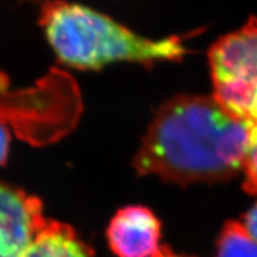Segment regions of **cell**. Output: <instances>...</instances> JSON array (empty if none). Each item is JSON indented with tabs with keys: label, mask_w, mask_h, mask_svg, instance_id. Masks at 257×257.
I'll return each mask as SVG.
<instances>
[{
	"label": "cell",
	"mask_w": 257,
	"mask_h": 257,
	"mask_svg": "<svg viewBox=\"0 0 257 257\" xmlns=\"http://www.w3.org/2000/svg\"><path fill=\"white\" fill-rule=\"evenodd\" d=\"M252 127L214 96H175L156 112L134 168L178 185L224 181L243 170Z\"/></svg>",
	"instance_id": "cell-1"
},
{
	"label": "cell",
	"mask_w": 257,
	"mask_h": 257,
	"mask_svg": "<svg viewBox=\"0 0 257 257\" xmlns=\"http://www.w3.org/2000/svg\"><path fill=\"white\" fill-rule=\"evenodd\" d=\"M154 257H193V256H188V255H180V253H176L173 251L169 246L162 245L160 248L159 251Z\"/></svg>",
	"instance_id": "cell-11"
},
{
	"label": "cell",
	"mask_w": 257,
	"mask_h": 257,
	"mask_svg": "<svg viewBox=\"0 0 257 257\" xmlns=\"http://www.w3.org/2000/svg\"><path fill=\"white\" fill-rule=\"evenodd\" d=\"M217 257H257V242L240 221L229 220L217 239Z\"/></svg>",
	"instance_id": "cell-7"
},
{
	"label": "cell",
	"mask_w": 257,
	"mask_h": 257,
	"mask_svg": "<svg viewBox=\"0 0 257 257\" xmlns=\"http://www.w3.org/2000/svg\"><path fill=\"white\" fill-rule=\"evenodd\" d=\"M23 257H94V251L70 225L48 219Z\"/></svg>",
	"instance_id": "cell-6"
},
{
	"label": "cell",
	"mask_w": 257,
	"mask_h": 257,
	"mask_svg": "<svg viewBox=\"0 0 257 257\" xmlns=\"http://www.w3.org/2000/svg\"><path fill=\"white\" fill-rule=\"evenodd\" d=\"M214 99L231 114L257 125V18L211 47Z\"/></svg>",
	"instance_id": "cell-3"
},
{
	"label": "cell",
	"mask_w": 257,
	"mask_h": 257,
	"mask_svg": "<svg viewBox=\"0 0 257 257\" xmlns=\"http://www.w3.org/2000/svg\"><path fill=\"white\" fill-rule=\"evenodd\" d=\"M40 24L61 62L76 69H100L119 61L150 66L186 54L181 37L149 40L95 10L62 0L43 5Z\"/></svg>",
	"instance_id": "cell-2"
},
{
	"label": "cell",
	"mask_w": 257,
	"mask_h": 257,
	"mask_svg": "<svg viewBox=\"0 0 257 257\" xmlns=\"http://www.w3.org/2000/svg\"><path fill=\"white\" fill-rule=\"evenodd\" d=\"M162 224L143 205H128L115 212L106 229V240L117 257H154L160 245Z\"/></svg>",
	"instance_id": "cell-5"
},
{
	"label": "cell",
	"mask_w": 257,
	"mask_h": 257,
	"mask_svg": "<svg viewBox=\"0 0 257 257\" xmlns=\"http://www.w3.org/2000/svg\"><path fill=\"white\" fill-rule=\"evenodd\" d=\"M10 149V135L9 131L0 125V166H3L8 160Z\"/></svg>",
	"instance_id": "cell-10"
},
{
	"label": "cell",
	"mask_w": 257,
	"mask_h": 257,
	"mask_svg": "<svg viewBox=\"0 0 257 257\" xmlns=\"http://www.w3.org/2000/svg\"><path fill=\"white\" fill-rule=\"evenodd\" d=\"M244 189L249 194L257 195V125L252 127L250 143L243 166Z\"/></svg>",
	"instance_id": "cell-8"
},
{
	"label": "cell",
	"mask_w": 257,
	"mask_h": 257,
	"mask_svg": "<svg viewBox=\"0 0 257 257\" xmlns=\"http://www.w3.org/2000/svg\"><path fill=\"white\" fill-rule=\"evenodd\" d=\"M47 221L40 199L0 181V257H23Z\"/></svg>",
	"instance_id": "cell-4"
},
{
	"label": "cell",
	"mask_w": 257,
	"mask_h": 257,
	"mask_svg": "<svg viewBox=\"0 0 257 257\" xmlns=\"http://www.w3.org/2000/svg\"><path fill=\"white\" fill-rule=\"evenodd\" d=\"M242 224L250 236L257 242V202L246 212L245 216L243 218Z\"/></svg>",
	"instance_id": "cell-9"
}]
</instances>
